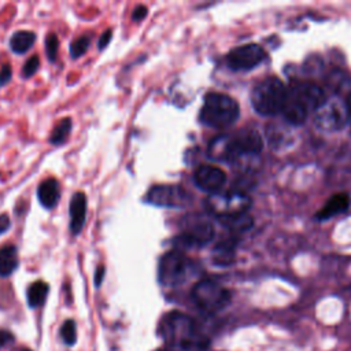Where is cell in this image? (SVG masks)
<instances>
[{"instance_id":"44dd1931","label":"cell","mask_w":351,"mask_h":351,"mask_svg":"<svg viewBox=\"0 0 351 351\" xmlns=\"http://www.w3.org/2000/svg\"><path fill=\"white\" fill-rule=\"evenodd\" d=\"M49 287L44 281H36L33 282L27 289V303L30 307H38L41 306L48 295Z\"/></svg>"},{"instance_id":"ac0fdd59","label":"cell","mask_w":351,"mask_h":351,"mask_svg":"<svg viewBox=\"0 0 351 351\" xmlns=\"http://www.w3.org/2000/svg\"><path fill=\"white\" fill-rule=\"evenodd\" d=\"M236 241L233 239L222 240L213 250V262L219 266L232 265L236 255Z\"/></svg>"},{"instance_id":"30bf717a","label":"cell","mask_w":351,"mask_h":351,"mask_svg":"<svg viewBox=\"0 0 351 351\" xmlns=\"http://www.w3.org/2000/svg\"><path fill=\"white\" fill-rule=\"evenodd\" d=\"M189 193L178 185H155L145 195L147 203L167 208L184 207L189 203Z\"/></svg>"},{"instance_id":"836d02e7","label":"cell","mask_w":351,"mask_h":351,"mask_svg":"<svg viewBox=\"0 0 351 351\" xmlns=\"http://www.w3.org/2000/svg\"><path fill=\"white\" fill-rule=\"evenodd\" d=\"M346 101H347V107H348V118H350V122H351V95L348 96V99Z\"/></svg>"},{"instance_id":"9a60e30c","label":"cell","mask_w":351,"mask_h":351,"mask_svg":"<svg viewBox=\"0 0 351 351\" xmlns=\"http://www.w3.org/2000/svg\"><path fill=\"white\" fill-rule=\"evenodd\" d=\"M234 136H236V141L241 155L261 152L263 147V141L261 134L256 130H241V132H237Z\"/></svg>"},{"instance_id":"d6a6232c","label":"cell","mask_w":351,"mask_h":351,"mask_svg":"<svg viewBox=\"0 0 351 351\" xmlns=\"http://www.w3.org/2000/svg\"><path fill=\"white\" fill-rule=\"evenodd\" d=\"M10 226H11L10 217L7 214H0V234L7 232Z\"/></svg>"},{"instance_id":"f1b7e54d","label":"cell","mask_w":351,"mask_h":351,"mask_svg":"<svg viewBox=\"0 0 351 351\" xmlns=\"http://www.w3.org/2000/svg\"><path fill=\"white\" fill-rule=\"evenodd\" d=\"M147 14H148V8H147L145 5H143V4H140V5H137V7L133 10L132 19H133L134 22H140V21H143V19L147 16Z\"/></svg>"},{"instance_id":"8992f818","label":"cell","mask_w":351,"mask_h":351,"mask_svg":"<svg viewBox=\"0 0 351 351\" xmlns=\"http://www.w3.org/2000/svg\"><path fill=\"white\" fill-rule=\"evenodd\" d=\"M195 304L204 313L214 314L225 308L230 302V292L214 280H200L191 292Z\"/></svg>"},{"instance_id":"5b68a950","label":"cell","mask_w":351,"mask_h":351,"mask_svg":"<svg viewBox=\"0 0 351 351\" xmlns=\"http://www.w3.org/2000/svg\"><path fill=\"white\" fill-rule=\"evenodd\" d=\"M181 233L174 239V245L178 247H203L214 237L213 223L199 213H189L180 222Z\"/></svg>"},{"instance_id":"d6986e66","label":"cell","mask_w":351,"mask_h":351,"mask_svg":"<svg viewBox=\"0 0 351 351\" xmlns=\"http://www.w3.org/2000/svg\"><path fill=\"white\" fill-rule=\"evenodd\" d=\"M18 250L12 244L0 248V276L8 277L18 267Z\"/></svg>"},{"instance_id":"484cf974","label":"cell","mask_w":351,"mask_h":351,"mask_svg":"<svg viewBox=\"0 0 351 351\" xmlns=\"http://www.w3.org/2000/svg\"><path fill=\"white\" fill-rule=\"evenodd\" d=\"M58 48H59V40H58L56 34H53V33L48 34L45 38V53L51 62H55L56 55H58Z\"/></svg>"},{"instance_id":"7c38bea8","label":"cell","mask_w":351,"mask_h":351,"mask_svg":"<svg viewBox=\"0 0 351 351\" xmlns=\"http://www.w3.org/2000/svg\"><path fill=\"white\" fill-rule=\"evenodd\" d=\"M208 158L221 162H234L241 154L234 134H219L214 137L207 148Z\"/></svg>"},{"instance_id":"603a6c76","label":"cell","mask_w":351,"mask_h":351,"mask_svg":"<svg viewBox=\"0 0 351 351\" xmlns=\"http://www.w3.org/2000/svg\"><path fill=\"white\" fill-rule=\"evenodd\" d=\"M219 221H221L225 226H228L230 230H236V232L247 230V229L252 225V219H251V217H248L247 214H240V215L223 218V219H219Z\"/></svg>"},{"instance_id":"277c9868","label":"cell","mask_w":351,"mask_h":351,"mask_svg":"<svg viewBox=\"0 0 351 351\" xmlns=\"http://www.w3.org/2000/svg\"><path fill=\"white\" fill-rule=\"evenodd\" d=\"M287 86L277 77H267L259 81L251 93V103L261 115H274L281 112Z\"/></svg>"},{"instance_id":"f546056e","label":"cell","mask_w":351,"mask_h":351,"mask_svg":"<svg viewBox=\"0 0 351 351\" xmlns=\"http://www.w3.org/2000/svg\"><path fill=\"white\" fill-rule=\"evenodd\" d=\"M111 38H112L111 29H107V30L100 36V38H99V43H97L99 49H104V48L108 45V43L111 41Z\"/></svg>"},{"instance_id":"4316f807","label":"cell","mask_w":351,"mask_h":351,"mask_svg":"<svg viewBox=\"0 0 351 351\" xmlns=\"http://www.w3.org/2000/svg\"><path fill=\"white\" fill-rule=\"evenodd\" d=\"M38 66H40V59L38 56H32L30 59H27V62L25 63L23 69H22V75L25 78H29L32 77L37 70H38Z\"/></svg>"},{"instance_id":"3957f363","label":"cell","mask_w":351,"mask_h":351,"mask_svg":"<svg viewBox=\"0 0 351 351\" xmlns=\"http://www.w3.org/2000/svg\"><path fill=\"white\" fill-rule=\"evenodd\" d=\"M240 115L237 101L229 95L210 92L204 96L199 119L203 125L214 129H225L233 125Z\"/></svg>"},{"instance_id":"6da1fadb","label":"cell","mask_w":351,"mask_h":351,"mask_svg":"<svg viewBox=\"0 0 351 351\" xmlns=\"http://www.w3.org/2000/svg\"><path fill=\"white\" fill-rule=\"evenodd\" d=\"M166 341L163 351H206L208 340L199 332L195 321L180 311H171L159 324Z\"/></svg>"},{"instance_id":"52a82bcc","label":"cell","mask_w":351,"mask_h":351,"mask_svg":"<svg viewBox=\"0 0 351 351\" xmlns=\"http://www.w3.org/2000/svg\"><path fill=\"white\" fill-rule=\"evenodd\" d=\"M251 200L241 191H232L226 193H214L206 200V206L210 213L217 215L219 219L245 214Z\"/></svg>"},{"instance_id":"1f68e13d","label":"cell","mask_w":351,"mask_h":351,"mask_svg":"<svg viewBox=\"0 0 351 351\" xmlns=\"http://www.w3.org/2000/svg\"><path fill=\"white\" fill-rule=\"evenodd\" d=\"M104 273H106V267L104 266H97L96 271H95V285L99 288L103 282L104 278Z\"/></svg>"},{"instance_id":"e0dca14e","label":"cell","mask_w":351,"mask_h":351,"mask_svg":"<svg viewBox=\"0 0 351 351\" xmlns=\"http://www.w3.org/2000/svg\"><path fill=\"white\" fill-rule=\"evenodd\" d=\"M348 204H350V197H348L347 193H336L318 211L317 218L318 219H328L330 217H335V215L343 213L348 207Z\"/></svg>"},{"instance_id":"8fae6325","label":"cell","mask_w":351,"mask_h":351,"mask_svg":"<svg viewBox=\"0 0 351 351\" xmlns=\"http://www.w3.org/2000/svg\"><path fill=\"white\" fill-rule=\"evenodd\" d=\"M265 59V51L258 44H245L233 48L226 55V63L232 70H251Z\"/></svg>"},{"instance_id":"ba28073f","label":"cell","mask_w":351,"mask_h":351,"mask_svg":"<svg viewBox=\"0 0 351 351\" xmlns=\"http://www.w3.org/2000/svg\"><path fill=\"white\" fill-rule=\"evenodd\" d=\"M189 269V259L178 250L162 255L158 266V280L165 287H177L185 281Z\"/></svg>"},{"instance_id":"83f0119b","label":"cell","mask_w":351,"mask_h":351,"mask_svg":"<svg viewBox=\"0 0 351 351\" xmlns=\"http://www.w3.org/2000/svg\"><path fill=\"white\" fill-rule=\"evenodd\" d=\"M11 75H12L11 66L7 64V63L1 64V67H0V86L5 85L11 80Z\"/></svg>"},{"instance_id":"d4e9b609","label":"cell","mask_w":351,"mask_h":351,"mask_svg":"<svg viewBox=\"0 0 351 351\" xmlns=\"http://www.w3.org/2000/svg\"><path fill=\"white\" fill-rule=\"evenodd\" d=\"M90 44V37L89 36H81L78 38H75L71 45H70V55L73 59H77L80 56H82Z\"/></svg>"},{"instance_id":"ffe728a7","label":"cell","mask_w":351,"mask_h":351,"mask_svg":"<svg viewBox=\"0 0 351 351\" xmlns=\"http://www.w3.org/2000/svg\"><path fill=\"white\" fill-rule=\"evenodd\" d=\"M36 41V34L29 30H18L10 38V47L15 53H25L27 52Z\"/></svg>"},{"instance_id":"9c48e42d","label":"cell","mask_w":351,"mask_h":351,"mask_svg":"<svg viewBox=\"0 0 351 351\" xmlns=\"http://www.w3.org/2000/svg\"><path fill=\"white\" fill-rule=\"evenodd\" d=\"M348 121L347 101L340 97L325 99V101L314 111V123L322 130H339L344 128Z\"/></svg>"},{"instance_id":"2e32d148","label":"cell","mask_w":351,"mask_h":351,"mask_svg":"<svg viewBox=\"0 0 351 351\" xmlns=\"http://www.w3.org/2000/svg\"><path fill=\"white\" fill-rule=\"evenodd\" d=\"M37 196L40 203L45 208H53L60 197L59 182L56 178H47L44 180L37 189Z\"/></svg>"},{"instance_id":"5bb4252c","label":"cell","mask_w":351,"mask_h":351,"mask_svg":"<svg viewBox=\"0 0 351 351\" xmlns=\"http://www.w3.org/2000/svg\"><path fill=\"white\" fill-rule=\"evenodd\" d=\"M88 202L84 192H75L70 200V232L77 236L81 233L86 219Z\"/></svg>"},{"instance_id":"7402d4cb","label":"cell","mask_w":351,"mask_h":351,"mask_svg":"<svg viewBox=\"0 0 351 351\" xmlns=\"http://www.w3.org/2000/svg\"><path fill=\"white\" fill-rule=\"evenodd\" d=\"M71 128H73V122L70 118H63L62 121H59L58 125L53 128L52 134L49 137L51 144H53V145L63 144L67 140V137L71 132Z\"/></svg>"},{"instance_id":"4fadbf2b","label":"cell","mask_w":351,"mask_h":351,"mask_svg":"<svg viewBox=\"0 0 351 351\" xmlns=\"http://www.w3.org/2000/svg\"><path fill=\"white\" fill-rule=\"evenodd\" d=\"M195 184L204 192L211 195L218 193L226 181V174L222 169L213 165H202L193 176Z\"/></svg>"},{"instance_id":"7a4b0ae2","label":"cell","mask_w":351,"mask_h":351,"mask_svg":"<svg viewBox=\"0 0 351 351\" xmlns=\"http://www.w3.org/2000/svg\"><path fill=\"white\" fill-rule=\"evenodd\" d=\"M324 90L308 81L292 82L287 86L281 112L292 125L304 122L310 111H315L325 101Z\"/></svg>"},{"instance_id":"e575fe53","label":"cell","mask_w":351,"mask_h":351,"mask_svg":"<svg viewBox=\"0 0 351 351\" xmlns=\"http://www.w3.org/2000/svg\"><path fill=\"white\" fill-rule=\"evenodd\" d=\"M22 351H32V350H27V348H26V350H22Z\"/></svg>"},{"instance_id":"cb8c5ba5","label":"cell","mask_w":351,"mask_h":351,"mask_svg":"<svg viewBox=\"0 0 351 351\" xmlns=\"http://www.w3.org/2000/svg\"><path fill=\"white\" fill-rule=\"evenodd\" d=\"M60 336L67 346H73L77 341V326L73 319L64 321V324L60 328Z\"/></svg>"},{"instance_id":"4dcf8cb0","label":"cell","mask_w":351,"mask_h":351,"mask_svg":"<svg viewBox=\"0 0 351 351\" xmlns=\"http://www.w3.org/2000/svg\"><path fill=\"white\" fill-rule=\"evenodd\" d=\"M11 341H14L12 333L8 330H0V347H4Z\"/></svg>"}]
</instances>
